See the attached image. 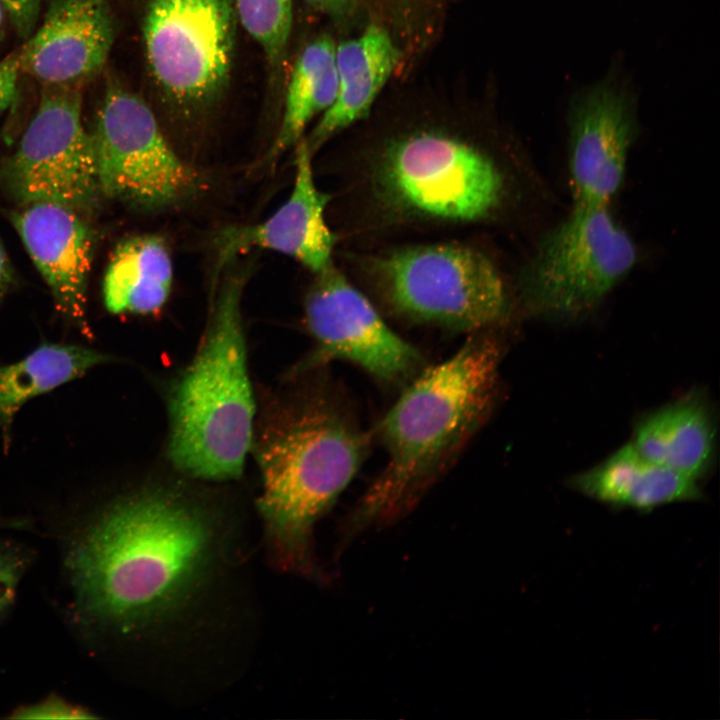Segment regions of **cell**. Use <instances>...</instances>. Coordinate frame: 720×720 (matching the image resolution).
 Returning <instances> with one entry per match:
<instances>
[{
	"mask_svg": "<svg viewBox=\"0 0 720 720\" xmlns=\"http://www.w3.org/2000/svg\"><path fill=\"white\" fill-rule=\"evenodd\" d=\"M113 40L108 0H51L17 54L20 70L44 86L80 88L102 70Z\"/></svg>",
	"mask_w": 720,
	"mask_h": 720,
	"instance_id": "5bb4252c",
	"label": "cell"
},
{
	"mask_svg": "<svg viewBox=\"0 0 720 720\" xmlns=\"http://www.w3.org/2000/svg\"><path fill=\"white\" fill-rule=\"evenodd\" d=\"M111 359L89 347L45 342L22 359L0 365V433L4 446H9L15 416L27 402Z\"/></svg>",
	"mask_w": 720,
	"mask_h": 720,
	"instance_id": "ffe728a7",
	"label": "cell"
},
{
	"mask_svg": "<svg viewBox=\"0 0 720 720\" xmlns=\"http://www.w3.org/2000/svg\"><path fill=\"white\" fill-rule=\"evenodd\" d=\"M637 258L634 240L608 206H573L523 266L519 297L534 315L575 318L600 304Z\"/></svg>",
	"mask_w": 720,
	"mask_h": 720,
	"instance_id": "52a82bcc",
	"label": "cell"
},
{
	"mask_svg": "<svg viewBox=\"0 0 720 720\" xmlns=\"http://www.w3.org/2000/svg\"><path fill=\"white\" fill-rule=\"evenodd\" d=\"M336 45L329 36L308 44L299 55L287 87L283 116L269 158L297 144L318 114L325 112L337 93Z\"/></svg>",
	"mask_w": 720,
	"mask_h": 720,
	"instance_id": "44dd1931",
	"label": "cell"
},
{
	"mask_svg": "<svg viewBox=\"0 0 720 720\" xmlns=\"http://www.w3.org/2000/svg\"><path fill=\"white\" fill-rule=\"evenodd\" d=\"M15 282V273L0 239V303Z\"/></svg>",
	"mask_w": 720,
	"mask_h": 720,
	"instance_id": "83f0119b",
	"label": "cell"
},
{
	"mask_svg": "<svg viewBox=\"0 0 720 720\" xmlns=\"http://www.w3.org/2000/svg\"><path fill=\"white\" fill-rule=\"evenodd\" d=\"M173 282L172 260L165 242L137 235L114 249L103 280V298L113 314L147 315L167 302Z\"/></svg>",
	"mask_w": 720,
	"mask_h": 720,
	"instance_id": "d6986e66",
	"label": "cell"
},
{
	"mask_svg": "<svg viewBox=\"0 0 720 720\" xmlns=\"http://www.w3.org/2000/svg\"><path fill=\"white\" fill-rule=\"evenodd\" d=\"M211 527L163 490L122 497L72 540L66 557L79 617L127 630L175 605L202 575Z\"/></svg>",
	"mask_w": 720,
	"mask_h": 720,
	"instance_id": "6da1fadb",
	"label": "cell"
},
{
	"mask_svg": "<svg viewBox=\"0 0 720 720\" xmlns=\"http://www.w3.org/2000/svg\"><path fill=\"white\" fill-rule=\"evenodd\" d=\"M368 175L375 202L409 222L480 224L502 212L510 192L509 175L494 152L437 130L388 142Z\"/></svg>",
	"mask_w": 720,
	"mask_h": 720,
	"instance_id": "5b68a950",
	"label": "cell"
},
{
	"mask_svg": "<svg viewBox=\"0 0 720 720\" xmlns=\"http://www.w3.org/2000/svg\"><path fill=\"white\" fill-rule=\"evenodd\" d=\"M369 438L335 395L307 389L275 400L254 429L258 508L282 568L310 573L311 534L357 473Z\"/></svg>",
	"mask_w": 720,
	"mask_h": 720,
	"instance_id": "3957f363",
	"label": "cell"
},
{
	"mask_svg": "<svg viewBox=\"0 0 720 720\" xmlns=\"http://www.w3.org/2000/svg\"><path fill=\"white\" fill-rule=\"evenodd\" d=\"M2 179L22 205L49 201L84 215L97 207L102 195L92 136L82 122L80 88L45 86Z\"/></svg>",
	"mask_w": 720,
	"mask_h": 720,
	"instance_id": "9c48e42d",
	"label": "cell"
},
{
	"mask_svg": "<svg viewBox=\"0 0 720 720\" xmlns=\"http://www.w3.org/2000/svg\"><path fill=\"white\" fill-rule=\"evenodd\" d=\"M501 346L487 331L421 370L379 424L386 465L349 530L391 522L412 508L485 421L496 400Z\"/></svg>",
	"mask_w": 720,
	"mask_h": 720,
	"instance_id": "7a4b0ae2",
	"label": "cell"
},
{
	"mask_svg": "<svg viewBox=\"0 0 720 720\" xmlns=\"http://www.w3.org/2000/svg\"><path fill=\"white\" fill-rule=\"evenodd\" d=\"M337 93L304 139L313 153L328 139L364 118L400 61L389 33L371 24L357 37L336 46Z\"/></svg>",
	"mask_w": 720,
	"mask_h": 720,
	"instance_id": "2e32d148",
	"label": "cell"
},
{
	"mask_svg": "<svg viewBox=\"0 0 720 720\" xmlns=\"http://www.w3.org/2000/svg\"><path fill=\"white\" fill-rule=\"evenodd\" d=\"M573 206H608L638 134L636 102L616 71L577 92L567 115Z\"/></svg>",
	"mask_w": 720,
	"mask_h": 720,
	"instance_id": "7c38bea8",
	"label": "cell"
},
{
	"mask_svg": "<svg viewBox=\"0 0 720 720\" xmlns=\"http://www.w3.org/2000/svg\"><path fill=\"white\" fill-rule=\"evenodd\" d=\"M715 433L707 403L691 394L643 417L631 443L649 460L699 481L712 465Z\"/></svg>",
	"mask_w": 720,
	"mask_h": 720,
	"instance_id": "ac0fdd59",
	"label": "cell"
},
{
	"mask_svg": "<svg viewBox=\"0 0 720 720\" xmlns=\"http://www.w3.org/2000/svg\"><path fill=\"white\" fill-rule=\"evenodd\" d=\"M27 563L28 557L21 548L0 542V617L13 603Z\"/></svg>",
	"mask_w": 720,
	"mask_h": 720,
	"instance_id": "603a6c76",
	"label": "cell"
},
{
	"mask_svg": "<svg viewBox=\"0 0 720 720\" xmlns=\"http://www.w3.org/2000/svg\"><path fill=\"white\" fill-rule=\"evenodd\" d=\"M16 719H90L95 718L86 709L73 705L58 697H50L33 705L23 706L14 711Z\"/></svg>",
	"mask_w": 720,
	"mask_h": 720,
	"instance_id": "cb8c5ba5",
	"label": "cell"
},
{
	"mask_svg": "<svg viewBox=\"0 0 720 720\" xmlns=\"http://www.w3.org/2000/svg\"><path fill=\"white\" fill-rule=\"evenodd\" d=\"M232 3L243 28L260 45L268 61L277 65L291 33L292 0H232Z\"/></svg>",
	"mask_w": 720,
	"mask_h": 720,
	"instance_id": "7402d4cb",
	"label": "cell"
},
{
	"mask_svg": "<svg viewBox=\"0 0 720 720\" xmlns=\"http://www.w3.org/2000/svg\"><path fill=\"white\" fill-rule=\"evenodd\" d=\"M369 266L386 304L409 321L478 333L510 319L512 296L501 271L474 248H400L376 256Z\"/></svg>",
	"mask_w": 720,
	"mask_h": 720,
	"instance_id": "8992f818",
	"label": "cell"
},
{
	"mask_svg": "<svg viewBox=\"0 0 720 720\" xmlns=\"http://www.w3.org/2000/svg\"><path fill=\"white\" fill-rule=\"evenodd\" d=\"M312 8L334 19L350 16L357 0H304Z\"/></svg>",
	"mask_w": 720,
	"mask_h": 720,
	"instance_id": "4316f807",
	"label": "cell"
},
{
	"mask_svg": "<svg viewBox=\"0 0 720 720\" xmlns=\"http://www.w3.org/2000/svg\"><path fill=\"white\" fill-rule=\"evenodd\" d=\"M568 484L603 504L641 512L703 496L697 480L649 460L631 442L574 475Z\"/></svg>",
	"mask_w": 720,
	"mask_h": 720,
	"instance_id": "e0dca14e",
	"label": "cell"
},
{
	"mask_svg": "<svg viewBox=\"0 0 720 720\" xmlns=\"http://www.w3.org/2000/svg\"><path fill=\"white\" fill-rule=\"evenodd\" d=\"M20 73L17 55L0 61V114L16 99Z\"/></svg>",
	"mask_w": 720,
	"mask_h": 720,
	"instance_id": "484cf974",
	"label": "cell"
},
{
	"mask_svg": "<svg viewBox=\"0 0 720 720\" xmlns=\"http://www.w3.org/2000/svg\"><path fill=\"white\" fill-rule=\"evenodd\" d=\"M236 13L232 0H149L143 23L148 66L182 107L213 100L227 81Z\"/></svg>",
	"mask_w": 720,
	"mask_h": 720,
	"instance_id": "30bf717a",
	"label": "cell"
},
{
	"mask_svg": "<svg viewBox=\"0 0 720 720\" xmlns=\"http://www.w3.org/2000/svg\"><path fill=\"white\" fill-rule=\"evenodd\" d=\"M312 152L304 138L297 143L295 180L286 202L264 222L230 227L217 239L218 265L251 248L290 256L315 275L331 267L335 238L325 220L328 195L314 180Z\"/></svg>",
	"mask_w": 720,
	"mask_h": 720,
	"instance_id": "9a60e30c",
	"label": "cell"
},
{
	"mask_svg": "<svg viewBox=\"0 0 720 720\" xmlns=\"http://www.w3.org/2000/svg\"><path fill=\"white\" fill-rule=\"evenodd\" d=\"M4 12H5L4 8L0 4V39L2 37V32H3Z\"/></svg>",
	"mask_w": 720,
	"mask_h": 720,
	"instance_id": "f1b7e54d",
	"label": "cell"
},
{
	"mask_svg": "<svg viewBox=\"0 0 720 720\" xmlns=\"http://www.w3.org/2000/svg\"><path fill=\"white\" fill-rule=\"evenodd\" d=\"M84 216L63 204L36 201L23 204L11 221L49 287L56 310L91 338L87 283L94 237Z\"/></svg>",
	"mask_w": 720,
	"mask_h": 720,
	"instance_id": "4fadbf2b",
	"label": "cell"
},
{
	"mask_svg": "<svg viewBox=\"0 0 720 720\" xmlns=\"http://www.w3.org/2000/svg\"><path fill=\"white\" fill-rule=\"evenodd\" d=\"M42 0H0L16 32L28 38L34 31Z\"/></svg>",
	"mask_w": 720,
	"mask_h": 720,
	"instance_id": "d4e9b609",
	"label": "cell"
},
{
	"mask_svg": "<svg viewBox=\"0 0 720 720\" xmlns=\"http://www.w3.org/2000/svg\"><path fill=\"white\" fill-rule=\"evenodd\" d=\"M304 313L314 346L292 369L293 378L332 360L350 362L386 384L410 381L421 371L419 351L333 265L316 274Z\"/></svg>",
	"mask_w": 720,
	"mask_h": 720,
	"instance_id": "8fae6325",
	"label": "cell"
},
{
	"mask_svg": "<svg viewBox=\"0 0 720 720\" xmlns=\"http://www.w3.org/2000/svg\"><path fill=\"white\" fill-rule=\"evenodd\" d=\"M91 136L102 197L157 210L183 200L198 184L148 105L124 88H108Z\"/></svg>",
	"mask_w": 720,
	"mask_h": 720,
	"instance_id": "ba28073f",
	"label": "cell"
},
{
	"mask_svg": "<svg viewBox=\"0 0 720 720\" xmlns=\"http://www.w3.org/2000/svg\"><path fill=\"white\" fill-rule=\"evenodd\" d=\"M244 283L239 272L221 282L199 349L169 396V459L197 479L239 477L252 446L256 404L241 313Z\"/></svg>",
	"mask_w": 720,
	"mask_h": 720,
	"instance_id": "277c9868",
	"label": "cell"
}]
</instances>
